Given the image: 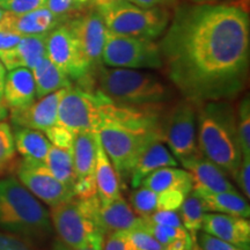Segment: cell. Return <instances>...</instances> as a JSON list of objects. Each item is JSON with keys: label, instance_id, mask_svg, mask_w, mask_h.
<instances>
[{"label": "cell", "instance_id": "obj_40", "mask_svg": "<svg viewBox=\"0 0 250 250\" xmlns=\"http://www.w3.org/2000/svg\"><path fill=\"white\" fill-rule=\"evenodd\" d=\"M72 191H73L74 197L78 199H88L94 196H98V189H96L94 175L77 180Z\"/></svg>", "mask_w": 250, "mask_h": 250}, {"label": "cell", "instance_id": "obj_41", "mask_svg": "<svg viewBox=\"0 0 250 250\" xmlns=\"http://www.w3.org/2000/svg\"><path fill=\"white\" fill-rule=\"evenodd\" d=\"M0 250H35L23 237L0 232Z\"/></svg>", "mask_w": 250, "mask_h": 250}, {"label": "cell", "instance_id": "obj_3", "mask_svg": "<svg viewBox=\"0 0 250 250\" xmlns=\"http://www.w3.org/2000/svg\"><path fill=\"white\" fill-rule=\"evenodd\" d=\"M199 104L201 108H197L199 152L220 167L225 174L235 179L242 160L235 111L226 101Z\"/></svg>", "mask_w": 250, "mask_h": 250}, {"label": "cell", "instance_id": "obj_24", "mask_svg": "<svg viewBox=\"0 0 250 250\" xmlns=\"http://www.w3.org/2000/svg\"><path fill=\"white\" fill-rule=\"evenodd\" d=\"M34 81H35L36 99H41L59 89L68 88L72 81L66 74L56 66L50 59L42 57L31 68Z\"/></svg>", "mask_w": 250, "mask_h": 250}, {"label": "cell", "instance_id": "obj_30", "mask_svg": "<svg viewBox=\"0 0 250 250\" xmlns=\"http://www.w3.org/2000/svg\"><path fill=\"white\" fill-rule=\"evenodd\" d=\"M130 205L140 218H147L156 211V192L140 186L130 195Z\"/></svg>", "mask_w": 250, "mask_h": 250}, {"label": "cell", "instance_id": "obj_35", "mask_svg": "<svg viewBox=\"0 0 250 250\" xmlns=\"http://www.w3.org/2000/svg\"><path fill=\"white\" fill-rule=\"evenodd\" d=\"M125 234L138 250H165L164 246L160 245L147 230L143 228H132V229L126 230Z\"/></svg>", "mask_w": 250, "mask_h": 250}, {"label": "cell", "instance_id": "obj_10", "mask_svg": "<svg viewBox=\"0 0 250 250\" xmlns=\"http://www.w3.org/2000/svg\"><path fill=\"white\" fill-rule=\"evenodd\" d=\"M197 104L184 99L171 108L161 122L162 142L168 145L176 160L183 162L199 154L196 136Z\"/></svg>", "mask_w": 250, "mask_h": 250}, {"label": "cell", "instance_id": "obj_18", "mask_svg": "<svg viewBox=\"0 0 250 250\" xmlns=\"http://www.w3.org/2000/svg\"><path fill=\"white\" fill-rule=\"evenodd\" d=\"M48 34L22 36L14 46L0 50V61L7 71L19 67L31 68L45 56V41Z\"/></svg>", "mask_w": 250, "mask_h": 250}, {"label": "cell", "instance_id": "obj_51", "mask_svg": "<svg viewBox=\"0 0 250 250\" xmlns=\"http://www.w3.org/2000/svg\"><path fill=\"white\" fill-rule=\"evenodd\" d=\"M77 2L80 11H83V9H85L87 7H94V0H77Z\"/></svg>", "mask_w": 250, "mask_h": 250}, {"label": "cell", "instance_id": "obj_38", "mask_svg": "<svg viewBox=\"0 0 250 250\" xmlns=\"http://www.w3.org/2000/svg\"><path fill=\"white\" fill-rule=\"evenodd\" d=\"M196 243L202 250H243L213 235H210L204 230L196 234Z\"/></svg>", "mask_w": 250, "mask_h": 250}, {"label": "cell", "instance_id": "obj_32", "mask_svg": "<svg viewBox=\"0 0 250 250\" xmlns=\"http://www.w3.org/2000/svg\"><path fill=\"white\" fill-rule=\"evenodd\" d=\"M237 131H239L240 146L242 155H250V103L249 96L242 100L237 116Z\"/></svg>", "mask_w": 250, "mask_h": 250}, {"label": "cell", "instance_id": "obj_52", "mask_svg": "<svg viewBox=\"0 0 250 250\" xmlns=\"http://www.w3.org/2000/svg\"><path fill=\"white\" fill-rule=\"evenodd\" d=\"M6 116H7V107L4 103H0V121L5 120Z\"/></svg>", "mask_w": 250, "mask_h": 250}, {"label": "cell", "instance_id": "obj_53", "mask_svg": "<svg viewBox=\"0 0 250 250\" xmlns=\"http://www.w3.org/2000/svg\"><path fill=\"white\" fill-rule=\"evenodd\" d=\"M4 14H5V11L2 8H0V20H1V18L4 17Z\"/></svg>", "mask_w": 250, "mask_h": 250}, {"label": "cell", "instance_id": "obj_33", "mask_svg": "<svg viewBox=\"0 0 250 250\" xmlns=\"http://www.w3.org/2000/svg\"><path fill=\"white\" fill-rule=\"evenodd\" d=\"M186 193L179 189H168L156 193V211H179L186 197Z\"/></svg>", "mask_w": 250, "mask_h": 250}, {"label": "cell", "instance_id": "obj_49", "mask_svg": "<svg viewBox=\"0 0 250 250\" xmlns=\"http://www.w3.org/2000/svg\"><path fill=\"white\" fill-rule=\"evenodd\" d=\"M6 74H7V70H6L4 64L0 61V103H4V86H5V79Z\"/></svg>", "mask_w": 250, "mask_h": 250}, {"label": "cell", "instance_id": "obj_9", "mask_svg": "<svg viewBox=\"0 0 250 250\" xmlns=\"http://www.w3.org/2000/svg\"><path fill=\"white\" fill-rule=\"evenodd\" d=\"M109 100L100 90L68 87L58 104L57 124L74 133L98 132L103 120V109Z\"/></svg>", "mask_w": 250, "mask_h": 250}, {"label": "cell", "instance_id": "obj_5", "mask_svg": "<svg viewBox=\"0 0 250 250\" xmlns=\"http://www.w3.org/2000/svg\"><path fill=\"white\" fill-rule=\"evenodd\" d=\"M99 90L112 102L132 108H160L171 98V90L151 72L133 68L100 67Z\"/></svg>", "mask_w": 250, "mask_h": 250}, {"label": "cell", "instance_id": "obj_45", "mask_svg": "<svg viewBox=\"0 0 250 250\" xmlns=\"http://www.w3.org/2000/svg\"><path fill=\"white\" fill-rule=\"evenodd\" d=\"M196 246V239L190 234L170 241L165 247V250H192Z\"/></svg>", "mask_w": 250, "mask_h": 250}, {"label": "cell", "instance_id": "obj_15", "mask_svg": "<svg viewBox=\"0 0 250 250\" xmlns=\"http://www.w3.org/2000/svg\"><path fill=\"white\" fill-rule=\"evenodd\" d=\"M65 89H59L39 99L26 108L11 110V120L17 126L45 131L57 124L58 104Z\"/></svg>", "mask_w": 250, "mask_h": 250}, {"label": "cell", "instance_id": "obj_11", "mask_svg": "<svg viewBox=\"0 0 250 250\" xmlns=\"http://www.w3.org/2000/svg\"><path fill=\"white\" fill-rule=\"evenodd\" d=\"M45 55L72 81L90 83L94 72L66 24H59L46 35Z\"/></svg>", "mask_w": 250, "mask_h": 250}, {"label": "cell", "instance_id": "obj_50", "mask_svg": "<svg viewBox=\"0 0 250 250\" xmlns=\"http://www.w3.org/2000/svg\"><path fill=\"white\" fill-rule=\"evenodd\" d=\"M190 1L193 4H227V2L235 1V0H190Z\"/></svg>", "mask_w": 250, "mask_h": 250}, {"label": "cell", "instance_id": "obj_7", "mask_svg": "<svg viewBox=\"0 0 250 250\" xmlns=\"http://www.w3.org/2000/svg\"><path fill=\"white\" fill-rule=\"evenodd\" d=\"M99 13L111 33L153 41L164 35L173 17L170 8H144L126 0Z\"/></svg>", "mask_w": 250, "mask_h": 250}, {"label": "cell", "instance_id": "obj_26", "mask_svg": "<svg viewBox=\"0 0 250 250\" xmlns=\"http://www.w3.org/2000/svg\"><path fill=\"white\" fill-rule=\"evenodd\" d=\"M142 187L154 192H161L168 189H179L186 193L192 191V177L186 169L176 167H164L156 169L143 180Z\"/></svg>", "mask_w": 250, "mask_h": 250}, {"label": "cell", "instance_id": "obj_34", "mask_svg": "<svg viewBox=\"0 0 250 250\" xmlns=\"http://www.w3.org/2000/svg\"><path fill=\"white\" fill-rule=\"evenodd\" d=\"M44 132L45 137L52 146L64 149H72V147H73L76 133L67 129V127L56 124L54 126L49 127L48 130H45Z\"/></svg>", "mask_w": 250, "mask_h": 250}, {"label": "cell", "instance_id": "obj_14", "mask_svg": "<svg viewBox=\"0 0 250 250\" xmlns=\"http://www.w3.org/2000/svg\"><path fill=\"white\" fill-rule=\"evenodd\" d=\"M202 229L243 250L250 249V223L239 215L206 212Z\"/></svg>", "mask_w": 250, "mask_h": 250}, {"label": "cell", "instance_id": "obj_16", "mask_svg": "<svg viewBox=\"0 0 250 250\" xmlns=\"http://www.w3.org/2000/svg\"><path fill=\"white\" fill-rule=\"evenodd\" d=\"M181 164L184 169L191 175L193 182L192 188H199V189L212 192L235 191L236 190L234 184L227 179L225 171L214 162L202 155V153Z\"/></svg>", "mask_w": 250, "mask_h": 250}, {"label": "cell", "instance_id": "obj_23", "mask_svg": "<svg viewBox=\"0 0 250 250\" xmlns=\"http://www.w3.org/2000/svg\"><path fill=\"white\" fill-rule=\"evenodd\" d=\"M192 191L196 192L204 203L206 212L210 211L249 218L250 208L248 202L236 190L235 191L212 192L199 189V188H192Z\"/></svg>", "mask_w": 250, "mask_h": 250}, {"label": "cell", "instance_id": "obj_2", "mask_svg": "<svg viewBox=\"0 0 250 250\" xmlns=\"http://www.w3.org/2000/svg\"><path fill=\"white\" fill-rule=\"evenodd\" d=\"M159 109L125 107L111 100L105 103L98 134L120 182L130 180L134 165L149 144L162 140Z\"/></svg>", "mask_w": 250, "mask_h": 250}, {"label": "cell", "instance_id": "obj_42", "mask_svg": "<svg viewBox=\"0 0 250 250\" xmlns=\"http://www.w3.org/2000/svg\"><path fill=\"white\" fill-rule=\"evenodd\" d=\"M250 155H242L241 165L235 176V180L239 187L241 188L243 195L247 198L250 197Z\"/></svg>", "mask_w": 250, "mask_h": 250}, {"label": "cell", "instance_id": "obj_12", "mask_svg": "<svg viewBox=\"0 0 250 250\" xmlns=\"http://www.w3.org/2000/svg\"><path fill=\"white\" fill-rule=\"evenodd\" d=\"M18 180L29 191L50 208L70 201L73 191L56 179L44 162L23 160L17 168Z\"/></svg>", "mask_w": 250, "mask_h": 250}, {"label": "cell", "instance_id": "obj_43", "mask_svg": "<svg viewBox=\"0 0 250 250\" xmlns=\"http://www.w3.org/2000/svg\"><path fill=\"white\" fill-rule=\"evenodd\" d=\"M147 219L151 220L152 223L164 225V226L183 227L181 217L177 213V211H155L154 213L147 217Z\"/></svg>", "mask_w": 250, "mask_h": 250}, {"label": "cell", "instance_id": "obj_31", "mask_svg": "<svg viewBox=\"0 0 250 250\" xmlns=\"http://www.w3.org/2000/svg\"><path fill=\"white\" fill-rule=\"evenodd\" d=\"M15 151L13 130L8 123L0 121V174L12 165Z\"/></svg>", "mask_w": 250, "mask_h": 250}, {"label": "cell", "instance_id": "obj_4", "mask_svg": "<svg viewBox=\"0 0 250 250\" xmlns=\"http://www.w3.org/2000/svg\"><path fill=\"white\" fill-rule=\"evenodd\" d=\"M0 228L37 241L48 239L54 229L49 211L13 176L0 180Z\"/></svg>", "mask_w": 250, "mask_h": 250}, {"label": "cell", "instance_id": "obj_46", "mask_svg": "<svg viewBox=\"0 0 250 250\" xmlns=\"http://www.w3.org/2000/svg\"><path fill=\"white\" fill-rule=\"evenodd\" d=\"M21 37L22 36L12 33L0 24V50L9 49L14 46L21 40Z\"/></svg>", "mask_w": 250, "mask_h": 250}, {"label": "cell", "instance_id": "obj_48", "mask_svg": "<svg viewBox=\"0 0 250 250\" xmlns=\"http://www.w3.org/2000/svg\"><path fill=\"white\" fill-rule=\"evenodd\" d=\"M122 1H125V0H94V7L98 11H102V9H107L120 4Z\"/></svg>", "mask_w": 250, "mask_h": 250}, {"label": "cell", "instance_id": "obj_37", "mask_svg": "<svg viewBox=\"0 0 250 250\" xmlns=\"http://www.w3.org/2000/svg\"><path fill=\"white\" fill-rule=\"evenodd\" d=\"M46 0H0V8L13 14H23L45 7Z\"/></svg>", "mask_w": 250, "mask_h": 250}, {"label": "cell", "instance_id": "obj_19", "mask_svg": "<svg viewBox=\"0 0 250 250\" xmlns=\"http://www.w3.org/2000/svg\"><path fill=\"white\" fill-rule=\"evenodd\" d=\"M4 104L11 110L26 108L36 100L35 81L31 70L19 67L8 71L4 86Z\"/></svg>", "mask_w": 250, "mask_h": 250}, {"label": "cell", "instance_id": "obj_54", "mask_svg": "<svg viewBox=\"0 0 250 250\" xmlns=\"http://www.w3.org/2000/svg\"><path fill=\"white\" fill-rule=\"evenodd\" d=\"M192 250H199V248H198V246H197V243H196V246H195V248H193Z\"/></svg>", "mask_w": 250, "mask_h": 250}, {"label": "cell", "instance_id": "obj_1", "mask_svg": "<svg viewBox=\"0 0 250 250\" xmlns=\"http://www.w3.org/2000/svg\"><path fill=\"white\" fill-rule=\"evenodd\" d=\"M161 37L162 67L184 99L196 104L226 101L245 88L250 56L246 8L179 5Z\"/></svg>", "mask_w": 250, "mask_h": 250}, {"label": "cell", "instance_id": "obj_17", "mask_svg": "<svg viewBox=\"0 0 250 250\" xmlns=\"http://www.w3.org/2000/svg\"><path fill=\"white\" fill-rule=\"evenodd\" d=\"M61 23L62 20H59L46 7L23 14H13L5 11L4 17L0 20L2 27L20 36L48 34Z\"/></svg>", "mask_w": 250, "mask_h": 250}, {"label": "cell", "instance_id": "obj_20", "mask_svg": "<svg viewBox=\"0 0 250 250\" xmlns=\"http://www.w3.org/2000/svg\"><path fill=\"white\" fill-rule=\"evenodd\" d=\"M161 142L162 140H154L140 154L130 175L131 187L133 189L139 188L143 180L154 170L164 167H176L179 165L169 148Z\"/></svg>", "mask_w": 250, "mask_h": 250}, {"label": "cell", "instance_id": "obj_29", "mask_svg": "<svg viewBox=\"0 0 250 250\" xmlns=\"http://www.w3.org/2000/svg\"><path fill=\"white\" fill-rule=\"evenodd\" d=\"M179 210L183 227L196 239V234L202 229L203 219L206 213L204 203L196 192L191 191L186 197Z\"/></svg>", "mask_w": 250, "mask_h": 250}, {"label": "cell", "instance_id": "obj_8", "mask_svg": "<svg viewBox=\"0 0 250 250\" xmlns=\"http://www.w3.org/2000/svg\"><path fill=\"white\" fill-rule=\"evenodd\" d=\"M102 64L117 68L159 70L162 68L159 43L153 40L120 35L107 29Z\"/></svg>", "mask_w": 250, "mask_h": 250}, {"label": "cell", "instance_id": "obj_27", "mask_svg": "<svg viewBox=\"0 0 250 250\" xmlns=\"http://www.w3.org/2000/svg\"><path fill=\"white\" fill-rule=\"evenodd\" d=\"M15 149L24 160L44 162L51 144L41 131L14 125Z\"/></svg>", "mask_w": 250, "mask_h": 250}, {"label": "cell", "instance_id": "obj_6", "mask_svg": "<svg viewBox=\"0 0 250 250\" xmlns=\"http://www.w3.org/2000/svg\"><path fill=\"white\" fill-rule=\"evenodd\" d=\"M100 205L99 197L94 196L88 199L73 197L52 206L50 219L59 241L71 248L103 246L104 234L98 223Z\"/></svg>", "mask_w": 250, "mask_h": 250}, {"label": "cell", "instance_id": "obj_39", "mask_svg": "<svg viewBox=\"0 0 250 250\" xmlns=\"http://www.w3.org/2000/svg\"><path fill=\"white\" fill-rule=\"evenodd\" d=\"M102 250H138L130 241L125 232H112L107 234Z\"/></svg>", "mask_w": 250, "mask_h": 250}, {"label": "cell", "instance_id": "obj_36", "mask_svg": "<svg viewBox=\"0 0 250 250\" xmlns=\"http://www.w3.org/2000/svg\"><path fill=\"white\" fill-rule=\"evenodd\" d=\"M45 7L62 20V22L80 12L77 0H46Z\"/></svg>", "mask_w": 250, "mask_h": 250}, {"label": "cell", "instance_id": "obj_44", "mask_svg": "<svg viewBox=\"0 0 250 250\" xmlns=\"http://www.w3.org/2000/svg\"><path fill=\"white\" fill-rule=\"evenodd\" d=\"M126 1L144 8L165 7L174 9L180 5V0H126Z\"/></svg>", "mask_w": 250, "mask_h": 250}, {"label": "cell", "instance_id": "obj_25", "mask_svg": "<svg viewBox=\"0 0 250 250\" xmlns=\"http://www.w3.org/2000/svg\"><path fill=\"white\" fill-rule=\"evenodd\" d=\"M98 139V132H89V131L77 132L74 136L72 153H73L74 173L77 180L94 175Z\"/></svg>", "mask_w": 250, "mask_h": 250}, {"label": "cell", "instance_id": "obj_13", "mask_svg": "<svg viewBox=\"0 0 250 250\" xmlns=\"http://www.w3.org/2000/svg\"><path fill=\"white\" fill-rule=\"evenodd\" d=\"M65 24L70 28L81 51L94 73L102 66V50L107 27L99 11H88L67 19Z\"/></svg>", "mask_w": 250, "mask_h": 250}, {"label": "cell", "instance_id": "obj_47", "mask_svg": "<svg viewBox=\"0 0 250 250\" xmlns=\"http://www.w3.org/2000/svg\"><path fill=\"white\" fill-rule=\"evenodd\" d=\"M102 248L103 246H88L85 247V248H71V247L64 245V243L58 240V241L54 242L51 250H102Z\"/></svg>", "mask_w": 250, "mask_h": 250}, {"label": "cell", "instance_id": "obj_28", "mask_svg": "<svg viewBox=\"0 0 250 250\" xmlns=\"http://www.w3.org/2000/svg\"><path fill=\"white\" fill-rule=\"evenodd\" d=\"M44 164L59 182H62L68 189H73L77 177L74 173L72 149L59 148L51 145Z\"/></svg>", "mask_w": 250, "mask_h": 250}, {"label": "cell", "instance_id": "obj_22", "mask_svg": "<svg viewBox=\"0 0 250 250\" xmlns=\"http://www.w3.org/2000/svg\"><path fill=\"white\" fill-rule=\"evenodd\" d=\"M94 177H95L98 197L101 204H107L122 196L118 175L110 159L108 158L107 153L103 149L100 138L98 139V146H96Z\"/></svg>", "mask_w": 250, "mask_h": 250}, {"label": "cell", "instance_id": "obj_21", "mask_svg": "<svg viewBox=\"0 0 250 250\" xmlns=\"http://www.w3.org/2000/svg\"><path fill=\"white\" fill-rule=\"evenodd\" d=\"M140 217H137L131 205L120 196L107 204L100 205L98 223L103 234L126 232L138 226Z\"/></svg>", "mask_w": 250, "mask_h": 250}]
</instances>
